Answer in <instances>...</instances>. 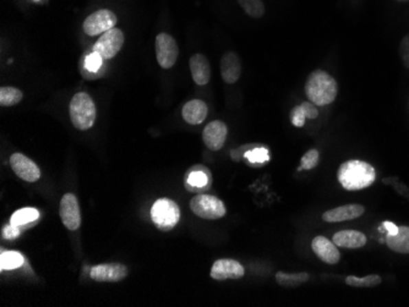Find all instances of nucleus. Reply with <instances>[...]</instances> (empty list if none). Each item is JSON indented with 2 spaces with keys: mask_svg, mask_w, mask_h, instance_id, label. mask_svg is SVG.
I'll list each match as a JSON object with an SVG mask.
<instances>
[{
  "mask_svg": "<svg viewBox=\"0 0 409 307\" xmlns=\"http://www.w3.org/2000/svg\"><path fill=\"white\" fill-rule=\"evenodd\" d=\"M337 179L346 190H363L375 181V169L369 163L359 159H351L338 168Z\"/></svg>",
  "mask_w": 409,
  "mask_h": 307,
  "instance_id": "f257e3e1",
  "label": "nucleus"
},
{
  "mask_svg": "<svg viewBox=\"0 0 409 307\" xmlns=\"http://www.w3.org/2000/svg\"><path fill=\"white\" fill-rule=\"evenodd\" d=\"M337 92L336 80L324 70H315L305 82V95L316 106H329L336 100Z\"/></svg>",
  "mask_w": 409,
  "mask_h": 307,
  "instance_id": "f03ea898",
  "label": "nucleus"
},
{
  "mask_svg": "<svg viewBox=\"0 0 409 307\" xmlns=\"http://www.w3.org/2000/svg\"><path fill=\"white\" fill-rule=\"evenodd\" d=\"M69 112L71 123L78 130L86 131L93 126L97 111L95 102L86 92H79L74 95L73 100L70 102Z\"/></svg>",
  "mask_w": 409,
  "mask_h": 307,
  "instance_id": "7ed1b4c3",
  "label": "nucleus"
},
{
  "mask_svg": "<svg viewBox=\"0 0 409 307\" xmlns=\"http://www.w3.org/2000/svg\"><path fill=\"white\" fill-rule=\"evenodd\" d=\"M152 222L161 231H170L179 223L180 208L173 200L159 198L151 208Z\"/></svg>",
  "mask_w": 409,
  "mask_h": 307,
  "instance_id": "20e7f679",
  "label": "nucleus"
},
{
  "mask_svg": "<svg viewBox=\"0 0 409 307\" xmlns=\"http://www.w3.org/2000/svg\"><path fill=\"white\" fill-rule=\"evenodd\" d=\"M190 209L202 219H219L225 217V206L219 197L211 195H197L190 201Z\"/></svg>",
  "mask_w": 409,
  "mask_h": 307,
  "instance_id": "39448f33",
  "label": "nucleus"
},
{
  "mask_svg": "<svg viewBox=\"0 0 409 307\" xmlns=\"http://www.w3.org/2000/svg\"><path fill=\"white\" fill-rule=\"evenodd\" d=\"M124 45V34L119 28H112L102 34L93 45V52L103 60H109L118 54Z\"/></svg>",
  "mask_w": 409,
  "mask_h": 307,
  "instance_id": "423d86ee",
  "label": "nucleus"
},
{
  "mask_svg": "<svg viewBox=\"0 0 409 307\" xmlns=\"http://www.w3.org/2000/svg\"><path fill=\"white\" fill-rule=\"evenodd\" d=\"M115 23H117L115 14L108 9H102L91 14L90 16L86 17L82 28L85 34L93 37L115 27Z\"/></svg>",
  "mask_w": 409,
  "mask_h": 307,
  "instance_id": "0eeeda50",
  "label": "nucleus"
},
{
  "mask_svg": "<svg viewBox=\"0 0 409 307\" xmlns=\"http://www.w3.org/2000/svg\"><path fill=\"white\" fill-rule=\"evenodd\" d=\"M156 56L159 67L163 69H170L179 56V48L175 39L168 34H158L156 37Z\"/></svg>",
  "mask_w": 409,
  "mask_h": 307,
  "instance_id": "6e6552de",
  "label": "nucleus"
},
{
  "mask_svg": "<svg viewBox=\"0 0 409 307\" xmlns=\"http://www.w3.org/2000/svg\"><path fill=\"white\" fill-rule=\"evenodd\" d=\"M128 269L122 263H104L91 269L90 277L100 283H117L125 280Z\"/></svg>",
  "mask_w": 409,
  "mask_h": 307,
  "instance_id": "1a4fd4ad",
  "label": "nucleus"
},
{
  "mask_svg": "<svg viewBox=\"0 0 409 307\" xmlns=\"http://www.w3.org/2000/svg\"><path fill=\"white\" fill-rule=\"evenodd\" d=\"M59 213L63 224L67 227V229H79L81 225V213L76 196L74 194H65L63 196Z\"/></svg>",
  "mask_w": 409,
  "mask_h": 307,
  "instance_id": "9d476101",
  "label": "nucleus"
},
{
  "mask_svg": "<svg viewBox=\"0 0 409 307\" xmlns=\"http://www.w3.org/2000/svg\"><path fill=\"white\" fill-rule=\"evenodd\" d=\"M10 166L14 173L27 183H34L41 178L38 166L23 153H14L10 157Z\"/></svg>",
  "mask_w": 409,
  "mask_h": 307,
  "instance_id": "9b49d317",
  "label": "nucleus"
},
{
  "mask_svg": "<svg viewBox=\"0 0 409 307\" xmlns=\"http://www.w3.org/2000/svg\"><path fill=\"white\" fill-rule=\"evenodd\" d=\"M245 269L236 260L222 258L213 263L211 278L216 280H241L244 277Z\"/></svg>",
  "mask_w": 409,
  "mask_h": 307,
  "instance_id": "f8f14e48",
  "label": "nucleus"
},
{
  "mask_svg": "<svg viewBox=\"0 0 409 307\" xmlns=\"http://www.w3.org/2000/svg\"><path fill=\"white\" fill-rule=\"evenodd\" d=\"M227 135H228L227 125L221 120H214L208 124V126L203 128L202 139H203V144L208 146V148L212 151H219L225 145Z\"/></svg>",
  "mask_w": 409,
  "mask_h": 307,
  "instance_id": "ddd939ff",
  "label": "nucleus"
},
{
  "mask_svg": "<svg viewBox=\"0 0 409 307\" xmlns=\"http://www.w3.org/2000/svg\"><path fill=\"white\" fill-rule=\"evenodd\" d=\"M311 249L322 262L336 264L341 260V255L335 242L329 240L325 236L320 235L314 238V240L311 242Z\"/></svg>",
  "mask_w": 409,
  "mask_h": 307,
  "instance_id": "4468645a",
  "label": "nucleus"
},
{
  "mask_svg": "<svg viewBox=\"0 0 409 307\" xmlns=\"http://www.w3.org/2000/svg\"><path fill=\"white\" fill-rule=\"evenodd\" d=\"M364 212V206L362 205H346V206L336 207L333 209L326 211L322 214V219L327 223H338V222L355 219L363 216Z\"/></svg>",
  "mask_w": 409,
  "mask_h": 307,
  "instance_id": "2eb2a0df",
  "label": "nucleus"
},
{
  "mask_svg": "<svg viewBox=\"0 0 409 307\" xmlns=\"http://www.w3.org/2000/svg\"><path fill=\"white\" fill-rule=\"evenodd\" d=\"M241 75V62L234 52H227L221 59V76L227 84H236Z\"/></svg>",
  "mask_w": 409,
  "mask_h": 307,
  "instance_id": "dca6fc26",
  "label": "nucleus"
},
{
  "mask_svg": "<svg viewBox=\"0 0 409 307\" xmlns=\"http://www.w3.org/2000/svg\"><path fill=\"white\" fill-rule=\"evenodd\" d=\"M185 185L189 191L208 190L211 186V174L206 167H192L186 173Z\"/></svg>",
  "mask_w": 409,
  "mask_h": 307,
  "instance_id": "f3484780",
  "label": "nucleus"
},
{
  "mask_svg": "<svg viewBox=\"0 0 409 307\" xmlns=\"http://www.w3.org/2000/svg\"><path fill=\"white\" fill-rule=\"evenodd\" d=\"M189 65L194 82L199 86L208 84L211 78V67L208 58L203 54H195L191 56Z\"/></svg>",
  "mask_w": 409,
  "mask_h": 307,
  "instance_id": "a211bd4d",
  "label": "nucleus"
},
{
  "mask_svg": "<svg viewBox=\"0 0 409 307\" xmlns=\"http://www.w3.org/2000/svg\"><path fill=\"white\" fill-rule=\"evenodd\" d=\"M208 106L205 102L200 100H192L189 101L183 106V117L185 122L190 125H199L203 123V120L208 117Z\"/></svg>",
  "mask_w": 409,
  "mask_h": 307,
  "instance_id": "6ab92c4d",
  "label": "nucleus"
},
{
  "mask_svg": "<svg viewBox=\"0 0 409 307\" xmlns=\"http://www.w3.org/2000/svg\"><path fill=\"white\" fill-rule=\"evenodd\" d=\"M332 241L338 247L360 249L366 244V236L357 230H341L333 235Z\"/></svg>",
  "mask_w": 409,
  "mask_h": 307,
  "instance_id": "aec40b11",
  "label": "nucleus"
},
{
  "mask_svg": "<svg viewBox=\"0 0 409 307\" xmlns=\"http://www.w3.org/2000/svg\"><path fill=\"white\" fill-rule=\"evenodd\" d=\"M386 244L393 251L409 253V227H398L396 234L387 233Z\"/></svg>",
  "mask_w": 409,
  "mask_h": 307,
  "instance_id": "412c9836",
  "label": "nucleus"
},
{
  "mask_svg": "<svg viewBox=\"0 0 409 307\" xmlns=\"http://www.w3.org/2000/svg\"><path fill=\"white\" fill-rule=\"evenodd\" d=\"M276 280L280 286H286V288H294V286H299L303 284L305 282L309 280V274L305 273H285V272H278L276 274Z\"/></svg>",
  "mask_w": 409,
  "mask_h": 307,
  "instance_id": "4be33fe9",
  "label": "nucleus"
},
{
  "mask_svg": "<svg viewBox=\"0 0 409 307\" xmlns=\"http://www.w3.org/2000/svg\"><path fill=\"white\" fill-rule=\"evenodd\" d=\"M23 100V92L14 87H1L0 89V106H16Z\"/></svg>",
  "mask_w": 409,
  "mask_h": 307,
  "instance_id": "5701e85b",
  "label": "nucleus"
},
{
  "mask_svg": "<svg viewBox=\"0 0 409 307\" xmlns=\"http://www.w3.org/2000/svg\"><path fill=\"white\" fill-rule=\"evenodd\" d=\"M382 283V278L377 274L366 275L364 278H358L354 275H349L346 278V284L353 288H375Z\"/></svg>",
  "mask_w": 409,
  "mask_h": 307,
  "instance_id": "b1692460",
  "label": "nucleus"
},
{
  "mask_svg": "<svg viewBox=\"0 0 409 307\" xmlns=\"http://www.w3.org/2000/svg\"><path fill=\"white\" fill-rule=\"evenodd\" d=\"M40 217V212L34 208H23L20 211L14 213L12 217V225L16 227H23L26 224L34 222L37 218Z\"/></svg>",
  "mask_w": 409,
  "mask_h": 307,
  "instance_id": "393cba45",
  "label": "nucleus"
},
{
  "mask_svg": "<svg viewBox=\"0 0 409 307\" xmlns=\"http://www.w3.org/2000/svg\"><path fill=\"white\" fill-rule=\"evenodd\" d=\"M23 264V257L16 251L3 252L0 257V269L1 271H10L19 269Z\"/></svg>",
  "mask_w": 409,
  "mask_h": 307,
  "instance_id": "a878e982",
  "label": "nucleus"
},
{
  "mask_svg": "<svg viewBox=\"0 0 409 307\" xmlns=\"http://www.w3.org/2000/svg\"><path fill=\"white\" fill-rule=\"evenodd\" d=\"M243 10L252 19H260L265 15V5L263 0H238Z\"/></svg>",
  "mask_w": 409,
  "mask_h": 307,
  "instance_id": "bb28decb",
  "label": "nucleus"
},
{
  "mask_svg": "<svg viewBox=\"0 0 409 307\" xmlns=\"http://www.w3.org/2000/svg\"><path fill=\"white\" fill-rule=\"evenodd\" d=\"M320 161V153L318 150H309L303 157H302V161H300V167L298 168V170H310V169H314Z\"/></svg>",
  "mask_w": 409,
  "mask_h": 307,
  "instance_id": "cd10ccee",
  "label": "nucleus"
},
{
  "mask_svg": "<svg viewBox=\"0 0 409 307\" xmlns=\"http://www.w3.org/2000/svg\"><path fill=\"white\" fill-rule=\"evenodd\" d=\"M245 158L252 164H263V163L269 161V151L264 147H258V148L247 152Z\"/></svg>",
  "mask_w": 409,
  "mask_h": 307,
  "instance_id": "c85d7f7f",
  "label": "nucleus"
},
{
  "mask_svg": "<svg viewBox=\"0 0 409 307\" xmlns=\"http://www.w3.org/2000/svg\"><path fill=\"white\" fill-rule=\"evenodd\" d=\"M307 113L304 111L302 104L300 106H294L291 112V122L296 128H303L305 125V120H307Z\"/></svg>",
  "mask_w": 409,
  "mask_h": 307,
  "instance_id": "c756f323",
  "label": "nucleus"
},
{
  "mask_svg": "<svg viewBox=\"0 0 409 307\" xmlns=\"http://www.w3.org/2000/svg\"><path fill=\"white\" fill-rule=\"evenodd\" d=\"M384 184L393 186V189L397 191L399 195H402L404 197H406V198H408L409 200V189L404 184V183H402V181H401V180L397 179V178H385V179H384Z\"/></svg>",
  "mask_w": 409,
  "mask_h": 307,
  "instance_id": "7c9ffc66",
  "label": "nucleus"
},
{
  "mask_svg": "<svg viewBox=\"0 0 409 307\" xmlns=\"http://www.w3.org/2000/svg\"><path fill=\"white\" fill-rule=\"evenodd\" d=\"M399 56L404 62V67L409 70V34L404 36L399 45Z\"/></svg>",
  "mask_w": 409,
  "mask_h": 307,
  "instance_id": "2f4dec72",
  "label": "nucleus"
},
{
  "mask_svg": "<svg viewBox=\"0 0 409 307\" xmlns=\"http://www.w3.org/2000/svg\"><path fill=\"white\" fill-rule=\"evenodd\" d=\"M102 59L101 56H98L97 53H92L90 56L86 58V62H85V65H86V69L89 70V71H97L102 65Z\"/></svg>",
  "mask_w": 409,
  "mask_h": 307,
  "instance_id": "473e14b6",
  "label": "nucleus"
},
{
  "mask_svg": "<svg viewBox=\"0 0 409 307\" xmlns=\"http://www.w3.org/2000/svg\"><path fill=\"white\" fill-rule=\"evenodd\" d=\"M20 227H16V225H6L5 228L3 229V236H4V239H9V240H12V239H15L19 236L20 234V229H19Z\"/></svg>",
  "mask_w": 409,
  "mask_h": 307,
  "instance_id": "72a5a7b5",
  "label": "nucleus"
},
{
  "mask_svg": "<svg viewBox=\"0 0 409 307\" xmlns=\"http://www.w3.org/2000/svg\"><path fill=\"white\" fill-rule=\"evenodd\" d=\"M384 228H385V229L387 230V233H390V234H396L398 230V227H396V225L391 223V222H385V223H384Z\"/></svg>",
  "mask_w": 409,
  "mask_h": 307,
  "instance_id": "f704fd0d",
  "label": "nucleus"
},
{
  "mask_svg": "<svg viewBox=\"0 0 409 307\" xmlns=\"http://www.w3.org/2000/svg\"><path fill=\"white\" fill-rule=\"evenodd\" d=\"M397 1H409V0H397Z\"/></svg>",
  "mask_w": 409,
  "mask_h": 307,
  "instance_id": "c9c22d12",
  "label": "nucleus"
}]
</instances>
